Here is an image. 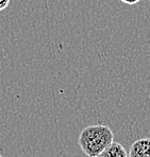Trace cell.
Instances as JSON below:
<instances>
[{
    "label": "cell",
    "instance_id": "obj_4",
    "mask_svg": "<svg viewBox=\"0 0 150 157\" xmlns=\"http://www.w3.org/2000/svg\"><path fill=\"white\" fill-rule=\"evenodd\" d=\"M9 3H10V0H0V11L8 8Z\"/></svg>",
    "mask_w": 150,
    "mask_h": 157
},
{
    "label": "cell",
    "instance_id": "obj_6",
    "mask_svg": "<svg viewBox=\"0 0 150 157\" xmlns=\"http://www.w3.org/2000/svg\"><path fill=\"white\" fill-rule=\"evenodd\" d=\"M0 157H1V155H0Z\"/></svg>",
    "mask_w": 150,
    "mask_h": 157
},
{
    "label": "cell",
    "instance_id": "obj_3",
    "mask_svg": "<svg viewBox=\"0 0 150 157\" xmlns=\"http://www.w3.org/2000/svg\"><path fill=\"white\" fill-rule=\"evenodd\" d=\"M97 157H129V154H127L126 149L120 144L113 141Z\"/></svg>",
    "mask_w": 150,
    "mask_h": 157
},
{
    "label": "cell",
    "instance_id": "obj_5",
    "mask_svg": "<svg viewBox=\"0 0 150 157\" xmlns=\"http://www.w3.org/2000/svg\"><path fill=\"white\" fill-rule=\"evenodd\" d=\"M120 1H123L124 3H127V4H135V3H137L140 0H120Z\"/></svg>",
    "mask_w": 150,
    "mask_h": 157
},
{
    "label": "cell",
    "instance_id": "obj_2",
    "mask_svg": "<svg viewBox=\"0 0 150 157\" xmlns=\"http://www.w3.org/2000/svg\"><path fill=\"white\" fill-rule=\"evenodd\" d=\"M129 157H150V138H140L133 142Z\"/></svg>",
    "mask_w": 150,
    "mask_h": 157
},
{
    "label": "cell",
    "instance_id": "obj_1",
    "mask_svg": "<svg viewBox=\"0 0 150 157\" xmlns=\"http://www.w3.org/2000/svg\"><path fill=\"white\" fill-rule=\"evenodd\" d=\"M78 141L85 155L97 157L114 141V134L107 125H89L82 130Z\"/></svg>",
    "mask_w": 150,
    "mask_h": 157
}]
</instances>
